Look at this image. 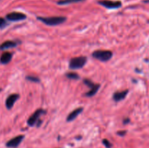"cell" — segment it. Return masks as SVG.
Returning a JSON list of instances; mask_svg holds the SVG:
<instances>
[{"instance_id": "30bf717a", "label": "cell", "mask_w": 149, "mask_h": 148, "mask_svg": "<svg viewBox=\"0 0 149 148\" xmlns=\"http://www.w3.org/2000/svg\"><path fill=\"white\" fill-rule=\"evenodd\" d=\"M82 110H83L82 107H79V108H77L76 110H74V111L71 112V113L68 115V117H67L66 118L67 121H72L73 120H74V119H75L76 118H77V116H78L82 112Z\"/></svg>"}, {"instance_id": "9c48e42d", "label": "cell", "mask_w": 149, "mask_h": 148, "mask_svg": "<svg viewBox=\"0 0 149 148\" xmlns=\"http://www.w3.org/2000/svg\"><path fill=\"white\" fill-rule=\"evenodd\" d=\"M128 92H129L128 90H125V91H116L113 94V100L116 102H119L124 100L126 97V96L127 95Z\"/></svg>"}, {"instance_id": "e0dca14e", "label": "cell", "mask_w": 149, "mask_h": 148, "mask_svg": "<svg viewBox=\"0 0 149 148\" xmlns=\"http://www.w3.org/2000/svg\"><path fill=\"white\" fill-rule=\"evenodd\" d=\"M26 79H27L28 81H32V82H39V81H40L38 78L33 76H27L26 77Z\"/></svg>"}, {"instance_id": "6da1fadb", "label": "cell", "mask_w": 149, "mask_h": 148, "mask_svg": "<svg viewBox=\"0 0 149 148\" xmlns=\"http://www.w3.org/2000/svg\"><path fill=\"white\" fill-rule=\"evenodd\" d=\"M37 19L48 26H57V25H60L64 23L66 20V17H63V16H55V17H38Z\"/></svg>"}, {"instance_id": "7c38bea8", "label": "cell", "mask_w": 149, "mask_h": 148, "mask_svg": "<svg viewBox=\"0 0 149 148\" xmlns=\"http://www.w3.org/2000/svg\"><path fill=\"white\" fill-rule=\"evenodd\" d=\"M12 59V54L10 52H5L1 55L0 57V62L2 64H7Z\"/></svg>"}, {"instance_id": "44dd1931", "label": "cell", "mask_w": 149, "mask_h": 148, "mask_svg": "<svg viewBox=\"0 0 149 148\" xmlns=\"http://www.w3.org/2000/svg\"><path fill=\"white\" fill-rule=\"evenodd\" d=\"M130 122V119H125V121H124V123H129Z\"/></svg>"}, {"instance_id": "2e32d148", "label": "cell", "mask_w": 149, "mask_h": 148, "mask_svg": "<svg viewBox=\"0 0 149 148\" xmlns=\"http://www.w3.org/2000/svg\"><path fill=\"white\" fill-rule=\"evenodd\" d=\"M84 83L86 84V85L90 87V89L93 88V87L95 86L94 83H93V81H90V80H89V79H84Z\"/></svg>"}, {"instance_id": "9a60e30c", "label": "cell", "mask_w": 149, "mask_h": 148, "mask_svg": "<svg viewBox=\"0 0 149 148\" xmlns=\"http://www.w3.org/2000/svg\"><path fill=\"white\" fill-rule=\"evenodd\" d=\"M65 76L67 77V78H70V79H73V80H77V79H79V75L77 73H67L66 74H65Z\"/></svg>"}, {"instance_id": "8fae6325", "label": "cell", "mask_w": 149, "mask_h": 148, "mask_svg": "<svg viewBox=\"0 0 149 148\" xmlns=\"http://www.w3.org/2000/svg\"><path fill=\"white\" fill-rule=\"evenodd\" d=\"M17 46V43L13 41H6L4 43L0 45V49L1 50H4V49H10V48L15 47Z\"/></svg>"}, {"instance_id": "5b68a950", "label": "cell", "mask_w": 149, "mask_h": 148, "mask_svg": "<svg viewBox=\"0 0 149 148\" xmlns=\"http://www.w3.org/2000/svg\"><path fill=\"white\" fill-rule=\"evenodd\" d=\"M6 17L10 21H19V20H25L26 18V15L23 13L13 12H10L7 14Z\"/></svg>"}, {"instance_id": "52a82bcc", "label": "cell", "mask_w": 149, "mask_h": 148, "mask_svg": "<svg viewBox=\"0 0 149 148\" xmlns=\"http://www.w3.org/2000/svg\"><path fill=\"white\" fill-rule=\"evenodd\" d=\"M23 138H24L23 135H19V136H15V137L10 139V141H8L7 144H6V145H7V147H16L23 141Z\"/></svg>"}, {"instance_id": "7a4b0ae2", "label": "cell", "mask_w": 149, "mask_h": 148, "mask_svg": "<svg viewBox=\"0 0 149 148\" xmlns=\"http://www.w3.org/2000/svg\"><path fill=\"white\" fill-rule=\"evenodd\" d=\"M113 53L109 50H96L93 53V57L101 62H107L112 57Z\"/></svg>"}, {"instance_id": "4fadbf2b", "label": "cell", "mask_w": 149, "mask_h": 148, "mask_svg": "<svg viewBox=\"0 0 149 148\" xmlns=\"http://www.w3.org/2000/svg\"><path fill=\"white\" fill-rule=\"evenodd\" d=\"M99 89H100V85L99 84H95L94 86L90 89V91L86 94V96L87 97H93V96H94L97 92Z\"/></svg>"}, {"instance_id": "ba28073f", "label": "cell", "mask_w": 149, "mask_h": 148, "mask_svg": "<svg viewBox=\"0 0 149 148\" xmlns=\"http://www.w3.org/2000/svg\"><path fill=\"white\" fill-rule=\"evenodd\" d=\"M19 95L17 94H13L9 96L6 100V107L7 109L10 110L14 105L15 102L18 100Z\"/></svg>"}, {"instance_id": "d6986e66", "label": "cell", "mask_w": 149, "mask_h": 148, "mask_svg": "<svg viewBox=\"0 0 149 148\" xmlns=\"http://www.w3.org/2000/svg\"><path fill=\"white\" fill-rule=\"evenodd\" d=\"M127 131H118L117 132V134L119 135V136H125V134H126Z\"/></svg>"}, {"instance_id": "5bb4252c", "label": "cell", "mask_w": 149, "mask_h": 148, "mask_svg": "<svg viewBox=\"0 0 149 148\" xmlns=\"http://www.w3.org/2000/svg\"><path fill=\"white\" fill-rule=\"evenodd\" d=\"M84 0H61L58 2V4L61 5H64V4H71V3H75V2H79V1H82Z\"/></svg>"}, {"instance_id": "ac0fdd59", "label": "cell", "mask_w": 149, "mask_h": 148, "mask_svg": "<svg viewBox=\"0 0 149 148\" xmlns=\"http://www.w3.org/2000/svg\"><path fill=\"white\" fill-rule=\"evenodd\" d=\"M103 144L105 145V146H106V148H111L112 147L111 143L109 140H107V139H103Z\"/></svg>"}, {"instance_id": "277c9868", "label": "cell", "mask_w": 149, "mask_h": 148, "mask_svg": "<svg viewBox=\"0 0 149 148\" xmlns=\"http://www.w3.org/2000/svg\"><path fill=\"white\" fill-rule=\"evenodd\" d=\"M100 5L109 9L119 8L122 6V2L119 1H110V0H102L98 1Z\"/></svg>"}, {"instance_id": "8992f818", "label": "cell", "mask_w": 149, "mask_h": 148, "mask_svg": "<svg viewBox=\"0 0 149 148\" xmlns=\"http://www.w3.org/2000/svg\"><path fill=\"white\" fill-rule=\"evenodd\" d=\"M44 113H45V111H44L42 109H38L37 110H36V111H35L34 113L31 115V117L29 118V120H28L27 121L28 124H29L30 126H33V125L38 121V119H39V118L40 117L41 115Z\"/></svg>"}, {"instance_id": "3957f363", "label": "cell", "mask_w": 149, "mask_h": 148, "mask_svg": "<svg viewBox=\"0 0 149 148\" xmlns=\"http://www.w3.org/2000/svg\"><path fill=\"white\" fill-rule=\"evenodd\" d=\"M87 62V57L84 56L74 57L70 60L69 68L73 70L79 69L83 68Z\"/></svg>"}, {"instance_id": "ffe728a7", "label": "cell", "mask_w": 149, "mask_h": 148, "mask_svg": "<svg viewBox=\"0 0 149 148\" xmlns=\"http://www.w3.org/2000/svg\"><path fill=\"white\" fill-rule=\"evenodd\" d=\"M4 23H5V21H4V19L1 18V17H0V27H1V26H2Z\"/></svg>"}]
</instances>
